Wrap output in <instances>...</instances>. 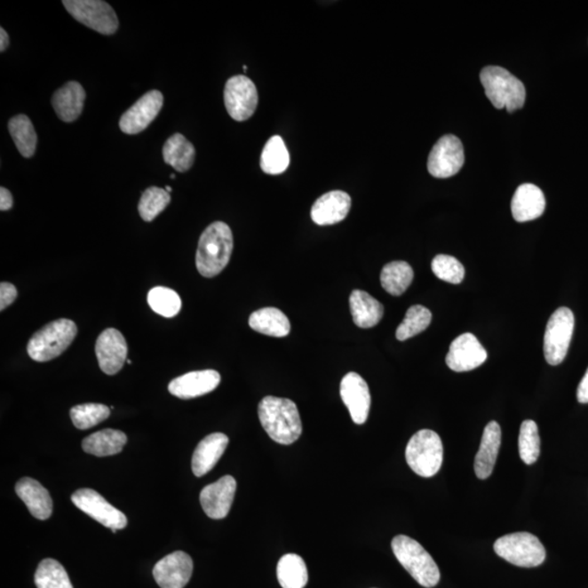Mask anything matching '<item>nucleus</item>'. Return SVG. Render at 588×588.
<instances>
[{
	"label": "nucleus",
	"instance_id": "obj_19",
	"mask_svg": "<svg viewBox=\"0 0 588 588\" xmlns=\"http://www.w3.org/2000/svg\"><path fill=\"white\" fill-rule=\"evenodd\" d=\"M220 375L214 369L197 370L171 380L168 390L177 398L193 399L214 392L220 384Z\"/></svg>",
	"mask_w": 588,
	"mask_h": 588
},
{
	"label": "nucleus",
	"instance_id": "obj_38",
	"mask_svg": "<svg viewBox=\"0 0 588 588\" xmlns=\"http://www.w3.org/2000/svg\"><path fill=\"white\" fill-rule=\"evenodd\" d=\"M110 416V409L99 403H84L71 409L72 423L79 430H89Z\"/></svg>",
	"mask_w": 588,
	"mask_h": 588
},
{
	"label": "nucleus",
	"instance_id": "obj_43",
	"mask_svg": "<svg viewBox=\"0 0 588 588\" xmlns=\"http://www.w3.org/2000/svg\"><path fill=\"white\" fill-rule=\"evenodd\" d=\"M13 205V199L12 193L6 187L0 189V210L3 211H9Z\"/></svg>",
	"mask_w": 588,
	"mask_h": 588
},
{
	"label": "nucleus",
	"instance_id": "obj_36",
	"mask_svg": "<svg viewBox=\"0 0 588 588\" xmlns=\"http://www.w3.org/2000/svg\"><path fill=\"white\" fill-rule=\"evenodd\" d=\"M519 452L520 459L528 465L535 464L541 455V438L537 424L532 419H527L520 424Z\"/></svg>",
	"mask_w": 588,
	"mask_h": 588
},
{
	"label": "nucleus",
	"instance_id": "obj_42",
	"mask_svg": "<svg viewBox=\"0 0 588 588\" xmlns=\"http://www.w3.org/2000/svg\"><path fill=\"white\" fill-rule=\"evenodd\" d=\"M576 398L580 403H588V369L584 377L582 378L580 385H578Z\"/></svg>",
	"mask_w": 588,
	"mask_h": 588
},
{
	"label": "nucleus",
	"instance_id": "obj_25",
	"mask_svg": "<svg viewBox=\"0 0 588 588\" xmlns=\"http://www.w3.org/2000/svg\"><path fill=\"white\" fill-rule=\"evenodd\" d=\"M501 443V428L497 422L487 424L481 447L475 457V474L481 480L489 479L493 473L496 460H497Z\"/></svg>",
	"mask_w": 588,
	"mask_h": 588
},
{
	"label": "nucleus",
	"instance_id": "obj_32",
	"mask_svg": "<svg viewBox=\"0 0 588 588\" xmlns=\"http://www.w3.org/2000/svg\"><path fill=\"white\" fill-rule=\"evenodd\" d=\"M290 156L283 139L274 136L265 144L262 156H260V168L267 175H281L286 171Z\"/></svg>",
	"mask_w": 588,
	"mask_h": 588
},
{
	"label": "nucleus",
	"instance_id": "obj_27",
	"mask_svg": "<svg viewBox=\"0 0 588 588\" xmlns=\"http://www.w3.org/2000/svg\"><path fill=\"white\" fill-rule=\"evenodd\" d=\"M249 325L259 334L277 338L288 336L291 330L288 317L276 307H264L255 311L250 316Z\"/></svg>",
	"mask_w": 588,
	"mask_h": 588
},
{
	"label": "nucleus",
	"instance_id": "obj_6",
	"mask_svg": "<svg viewBox=\"0 0 588 588\" xmlns=\"http://www.w3.org/2000/svg\"><path fill=\"white\" fill-rule=\"evenodd\" d=\"M406 459L414 473L426 479L436 475L443 460V446L440 435L430 430L414 433L407 446Z\"/></svg>",
	"mask_w": 588,
	"mask_h": 588
},
{
	"label": "nucleus",
	"instance_id": "obj_16",
	"mask_svg": "<svg viewBox=\"0 0 588 588\" xmlns=\"http://www.w3.org/2000/svg\"><path fill=\"white\" fill-rule=\"evenodd\" d=\"M95 354L98 356L99 368L105 374H117L127 360V341L119 330H106L96 341Z\"/></svg>",
	"mask_w": 588,
	"mask_h": 588
},
{
	"label": "nucleus",
	"instance_id": "obj_4",
	"mask_svg": "<svg viewBox=\"0 0 588 588\" xmlns=\"http://www.w3.org/2000/svg\"><path fill=\"white\" fill-rule=\"evenodd\" d=\"M394 556L419 585L431 588L441 580V572L431 554L416 539L398 535L392 542Z\"/></svg>",
	"mask_w": 588,
	"mask_h": 588
},
{
	"label": "nucleus",
	"instance_id": "obj_26",
	"mask_svg": "<svg viewBox=\"0 0 588 588\" xmlns=\"http://www.w3.org/2000/svg\"><path fill=\"white\" fill-rule=\"evenodd\" d=\"M350 310L354 324L360 329H372L384 316L382 303L362 290L351 293Z\"/></svg>",
	"mask_w": 588,
	"mask_h": 588
},
{
	"label": "nucleus",
	"instance_id": "obj_23",
	"mask_svg": "<svg viewBox=\"0 0 588 588\" xmlns=\"http://www.w3.org/2000/svg\"><path fill=\"white\" fill-rule=\"evenodd\" d=\"M16 493L27 505L33 517L42 520L51 518L52 513L51 495L37 481L30 477H23L16 485Z\"/></svg>",
	"mask_w": 588,
	"mask_h": 588
},
{
	"label": "nucleus",
	"instance_id": "obj_24",
	"mask_svg": "<svg viewBox=\"0 0 588 588\" xmlns=\"http://www.w3.org/2000/svg\"><path fill=\"white\" fill-rule=\"evenodd\" d=\"M85 96L83 86L70 81L55 91L52 99V107L62 122H75L83 112Z\"/></svg>",
	"mask_w": 588,
	"mask_h": 588
},
{
	"label": "nucleus",
	"instance_id": "obj_10",
	"mask_svg": "<svg viewBox=\"0 0 588 588\" xmlns=\"http://www.w3.org/2000/svg\"><path fill=\"white\" fill-rule=\"evenodd\" d=\"M224 99L226 112L235 122H245L255 113L258 93L253 81L245 75H235L226 81Z\"/></svg>",
	"mask_w": 588,
	"mask_h": 588
},
{
	"label": "nucleus",
	"instance_id": "obj_7",
	"mask_svg": "<svg viewBox=\"0 0 588 588\" xmlns=\"http://www.w3.org/2000/svg\"><path fill=\"white\" fill-rule=\"evenodd\" d=\"M495 552L513 566L535 568L546 559V551L535 535L519 532L505 535L496 541Z\"/></svg>",
	"mask_w": 588,
	"mask_h": 588
},
{
	"label": "nucleus",
	"instance_id": "obj_9",
	"mask_svg": "<svg viewBox=\"0 0 588 588\" xmlns=\"http://www.w3.org/2000/svg\"><path fill=\"white\" fill-rule=\"evenodd\" d=\"M62 4L76 21L100 35L110 36L118 30L117 14L102 0H65Z\"/></svg>",
	"mask_w": 588,
	"mask_h": 588
},
{
	"label": "nucleus",
	"instance_id": "obj_17",
	"mask_svg": "<svg viewBox=\"0 0 588 588\" xmlns=\"http://www.w3.org/2000/svg\"><path fill=\"white\" fill-rule=\"evenodd\" d=\"M235 490L237 481L230 475L205 486L201 491L200 501L207 517L214 520L226 518L233 505Z\"/></svg>",
	"mask_w": 588,
	"mask_h": 588
},
{
	"label": "nucleus",
	"instance_id": "obj_1",
	"mask_svg": "<svg viewBox=\"0 0 588 588\" xmlns=\"http://www.w3.org/2000/svg\"><path fill=\"white\" fill-rule=\"evenodd\" d=\"M258 417L267 435L281 445H291L302 435L300 413L290 399L265 397L258 404Z\"/></svg>",
	"mask_w": 588,
	"mask_h": 588
},
{
	"label": "nucleus",
	"instance_id": "obj_45",
	"mask_svg": "<svg viewBox=\"0 0 588 588\" xmlns=\"http://www.w3.org/2000/svg\"><path fill=\"white\" fill-rule=\"evenodd\" d=\"M166 191H167L168 193H171L172 189H171V187H166Z\"/></svg>",
	"mask_w": 588,
	"mask_h": 588
},
{
	"label": "nucleus",
	"instance_id": "obj_20",
	"mask_svg": "<svg viewBox=\"0 0 588 588\" xmlns=\"http://www.w3.org/2000/svg\"><path fill=\"white\" fill-rule=\"evenodd\" d=\"M351 210V197L344 191H330L318 197L312 207L311 217L316 225L329 226L346 219Z\"/></svg>",
	"mask_w": 588,
	"mask_h": 588
},
{
	"label": "nucleus",
	"instance_id": "obj_29",
	"mask_svg": "<svg viewBox=\"0 0 588 588\" xmlns=\"http://www.w3.org/2000/svg\"><path fill=\"white\" fill-rule=\"evenodd\" d=\"M163 161L175 171L186 172L195 161V147L180 133L173 134L163 148Z\"/></svg>",
	"mask_w": 588,
	"mask_h": 588
},
{
	"label": "nucleus",
	"instance_id": "obj_18",
	"mask_svg": "<svg viewBox=\"0 0 588 588\" xmlns=\"http://www.w3.org/2000/svg\"><path fill=\"white\" fill-rule=\"evenodd\" d=\"M192 572L193 561L189 554L175 552L156 563L153 576L162 588H183L189 583Z\"/></svg>",
	"mask_w": 588,
	"mask_h": 588
},
{
	"label": "nucleus",
	"instance_id": "obj_37",
	"mask_svg": "<svg viewBox=\"0 0 588 588\" xmlns=\"http://www.w3.org/2000/svg\"><path fill=\"white\" fill-rule=\"evenodd\" d=\"M148 306L157 314L166 318L175 317L181 310V298L172 289L153 288L147 296Z\"/></svg>",
	"mask_w": 588,
	"mask_h": 588
},
{
	"label": "nucleus",
	"instance_id": "obj_41",
	"mask_svg": "<svg viewBox=\"0 0 588 588\" xmlns=\"http://www.w3.org/2000/svg\"><path fill=\"white\" fill-rule=\"evenodd\" d=\"M18 296L17 288L12 283L2 282L0 284V310L4 311L12 306Z\"/></svg>",
	"mask_w": 588,
	"mask_h": 588
},
{
	"label": "nucleus",
	"instance_id": "obj_21",
	"mask_svg": "<svg viewBox=\"0 0 588 588\" xmlns=\"http://www.w3.org/2000/svg\"><path fill=\"white\" fill-rule=\"evenodd\" d=\"M544 209H546V199L544 193L532 183L520 185L511 202V211L518 223H527L539 219L544 214Z\"/></svg>",
	"mask_w": 588,
	"mask_h": 588
},
{
	"label": "nucleus",
	"instance_id": "obj_40",
	"mask_svg": "<svg viewBox=\"0 0 588 588\" xmlns=\"http://www.w3.org/2000/svg\"><path fill=\"white\" fill-rule=\"evenodd\" d=\"M432 271L441 281L452 284L464 282L465 269L459 260L450 255H437L432 262Z\"/></svg>",
	"mask_w": 588,
	"mask_h": 588
},
{
	"label": "nucleus",
	"instance_id": "obj_3",
	"mask_svg": "<svg viewBox=\"0 0 588 588\" xmlns=\"http://www.w3.org/2000/svg\"><path fill=\"white\" fill-rule=\"evenodd\" d=\"M481 82L487 98L496 108H505L513 113L523 107L527 98L525 86L507 69L497 66L486 67L481 72Z\"/></svg>",
	"mask_w": 588,
	"mask_h": 588
},
{
	"label": "nucleus",
	"instance_id": "obj_5",
	"mask_svg": "<svg viewBox=\"0 0 588 588\" xmlns=\"http://www.w3.org/2000/svg\"><path fill=\"white\" fill-rule=\"evenodd\" d=\"M78 329L75 322L60 318L50 322L33 335L28 344V354L36 362H47L64 354L75 340Z\"/></svg>",
	"mask_w": 588,
	"mask_h": 588
},
{
	"label": "nucleus",
	"instance_id": "obj_2",
	"mask_svg": "<svg viewBox=\"0 0 588 588\" xmlns=\"http://www.w3.org/2000/svg\"><path fill=\"white\" fill-rule=\"evenodd\" d=\"M234 250V235L230 226L215 221L202 234L197 245L195 264L202 276L213 278L224 271Z\"/></svg>",
	"mask_w": 588,
	"mask_h": 588
},
{
	"label": "nucleus",
	"instance_id": "obj_11",
	"mask_svg": "<svg viewBox=\"0 0 588 588\" xmlns=\"http://www.w3.org/2000/svg\"><path fill=\"white\" fill-rule=\"evenodd\" d=\"M76 508L83 511L89 517L98 520L105 528L117 533L128 525V519L122 511L110 505L98 491L90 489L76 490L71 497Z\"/></svg>",
	"mask_w": 588,
	"mask_h": 588
},
{
	"label": "nucleus",
	"instance_id": "obj_15",
	"mask_svg": "<svg viewBox=\"0 0 588 588\" xmlns=\"http://www.w3.org/2000/svg\"><path fill=\"white\" fill-rule=\"evenodd\" d=\"M340 396L349 409L352 421L362 425L369 417L372 402L369 385L359 374H346L341 380Z\"/></svg>",
	"mask_w": 588,
	"mask_h": 588
},
{
	"label": "nucleus",
	"instance_id": "obj_39",
	"mask_svg": "<svg viewBox=\"0 0 588 588\" xmlns=\"http://www.w3.org/2000/svg\"><path fill=\"white\" fill-rule=\"evenodd\" d=\"M170 193L162 187H151L144 191L139 203V213L144 221H153L171 203Z\"/></svg>",
	"mask_w": 588,
	"mask_h": 588
},
{
	"label": "nucleus",
	"instance_id": "obj_14",
	"mask_svg": "<svg viewBox=\"0 0 588 588\" xmlns=\"http://www.w3.org/2000/svg\"><path fill=\"white\" fill-rule=\"evenodd\" d=\"M163 105V96L161 91H147L123 115L119 123L120 129L127 134L141 133L155 120Z\"/></svg>",
	"mask_w": 588,
	"mask_h": 588
},
{
	"label": "nucleus",
	"instance_id": "obj_13",
	"mask_svg": "<svg viewBox=\"0 0 588 588\" xmlns=\"http://www.w3.org/2000/svg\"><path fill=\"white\" fill-rule=\"evenodd\" d=\"M487 358L489 354L484 346L473 334L467 332L451 342L446 363L453 372H470L483 365Z\"/></svg>",
	"mask_w": 588,
	"mask_h": 588
},
{
	"label": "nucleus",
	"instance_id": "obj_12",
	"mask_svg": "<svg viewBox=\"0 0 588 588\" xmlns=\"http://www.w3.org/2000/svg\"><path fill=\"white\" fill-rule=\"evenodd\" d=\"M465 163V149L459 139L447 134L432 148L427 168L431 175L440 179L455 176Z\"/></svg>",
	"mask_w": 588,
	"mask_h": 588
},
{
	"label": "nucleus",
	"instance_id": "obj_44",
	"mask_svg": "<svg viewBox=\"0 0 588 588\" xmlns=\"http://www.w3.org/2000/svg\"><path fill=\"white\" fill-rule=\"evenodd\" d=\"M9 46V36L8 33L4 31V28H0V52H4Z\"/></svg>",
	"mask_w": 588,
	"mask_h": 588
},
{
	"label": "nucleus",
	"instance_id": "obj_35",
	"mask_svg": "<svg viewBox=\"0 0 588 588\" xmlns=\"http://www.w3.org/2000/svg\"><path fill=\"white\" fill-rule=\"evenodd\" d=\"M432 313L423 306H413L409 308L406 317L399 325L396 337L400 341H406L421 334L428 329L432 322Z\"/></svg>",
	"mask_w": 588,
	"mask_h": 588
},
{
	"label": "nucleus",
	"instance_id": "obj_33",
	"mask_svg": "<svg viewBox=\"0 0 588 588\" xmlns=\"http://www.w3.org/2000/svg\"><path fill=\"white\" fill-rule=\"evenodd\" d=\"M9 132L14 144L23 157L35 155L37 146V136L31 120L26 115H14L8 124Z\"/></svg>",
	"mask_w": 588,
	"mask_h": 588
},
{
	"label": "nucleus",
	"instance_id": "obj_28",
	"mask_svg": "<svg viewBox=\"0 0 588 588\" xmlns=\"http://www.w3.org/2000/svg\"><path fill=\"white\" fill-rule=\"evenodd\" d=\"M127 441L128 437L122 431L103 430L86 437L82 441V448L89 455L108 457L122 452Z\"/></svg>",
	"mask_w": 588,
	"mask_h": 588
},
{
	"label": "nucleus",
	"instance_id": "obj_30",
	"mask_svg": "<svg viewBox=\"0 0 588 588\" xmlns=\"http://www.w3.org/2000/svg\"><path fill=\"white\" fill-rule=\"evenodd\" d=\"M414 278V272L409 263L403 260H394V262L385 265L380 274V282L385 291L392 296H402L406 292Z\"/></svg>",
	"mask_w": 588,
	"mask_h": 588
},
{
	"label": "nucleus",
	"instance_id": "obj_22",
	"mask_svg": "<svg viewBox=\"0 0 588 588\" xmlns=\"http://www.w3.org/2000/svg\"><path fill=\"white\" fill-rule=\"evenodd\" d=\"M229 438L223 433H214L206 436L197 445L192 457V471L196 477H202L214 469L217 462L223 457Z\"/></svg>",
	"mask_w": 588,
	"mask_h": 588
},
{
	"label": "nucleus",
	"instance_id": "obj_46",
	"mask_svg": "<svg viewBox=\"0 0 588 588\" xmlns=\"http://www.w3.org/2000/svg\"><path fill=\"white\" fill-rule=\"evenodd\" d=\"M171 178H172V179H175V178H176L175 173H172Z\"/></svg>",
	"mask_w": 588,
	"mask_h": 588
},
{
	"label": "nucleus",
	"instance_id": "obj_8",
	"mask_svg": "<svg viewBox=\"0 0 588 588\" xmlns=\"http://www.w3.org/2000/svg\"><path fill=\"white\" fill-rule=\"evenodd\" d=\"M575 324V315L568 307L558 308L549 318L544 337V354L548 364L556 366L566 359Z\"/></svg>",
	"mask_w": 588,
	"mask_h": 588
},
{
	"label": "nucleus",
	"instance_id": "obj_31",
	"mask_svg": "<svg viewBox=\"0 0 588 588\" xmlns=\"http://www.w3.org/2000/svg\"><path fill=\"white\" fill-rule=\"evenodd\" d=\"M277 577L282 588H305L308 581L305 560L296 553L284 554L278 562Z\"/></svg>",
	"mask_w": 588,
	"mask_h": 588
},
{
	"label": "nucleus",
	"instance_id": "obj_34",
	"mask_svg": "<svg viewBox=\"0 0 588 588\" xmlns=\"http://www.w3.org/2000/svg\"><path fill=\"white\" fill-rule=\"evenodd\" d=\"M35 581L37 588H74L65 568L50 558L38 565Z\"/></svg>",
	"mask_w": 588,
	"mask_h": 588
}]
</instances>
